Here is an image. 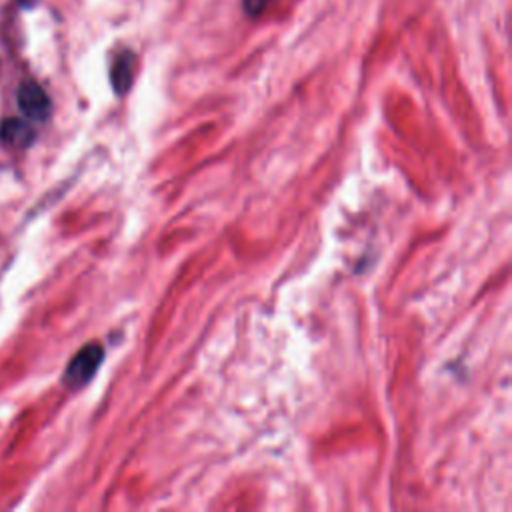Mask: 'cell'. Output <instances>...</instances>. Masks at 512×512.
I'll return each mask as SVG.
<instances>
[{"mask_svg": "<svg viewBox=\"0 0 512 512\" xmlns=\"http://www.w3.org/2000/svg\"><path fill=\"white\" fill-rule=\"evenodd\" d=\"M276 2V0H244V10L248 16H260L262 12H266V8Z\"/></svg>", "mask_w": 512, "mask_h": 512, "instance_id": "obj_5", "label": "cell"}, {"mask_svg": "<svg viewBox=\"0 0 512 512\" xmlns=\"http://www.w3.org/2000/svg\"><path fill=\"white\" fill-rule=\"evenodd\" d=\"M100 362H102V348L98 344L84 346L72 358V362L68 364V370H66V376H64L66 384L68 386H82L84 382H88L94 376Z\"/></svg>", "mask_w": 512, "mask_h": 512, "instance_id": "obj_1", "label": "cell"}, {"mask_svg": "<svg viewBox=\"0 0 512 512\" xmlns=\"http://www.w3.org/2000/svg\"><path fill=\"white\" fill-rule=\"evenodd\" d=\"M18 108L30 120H44L50 112V100L40 84L24 80L18 88Z\"/></svg>", "mask_w": 512, "mask_h": 512, "instance_id": "obj_2", "label": "cell"}, {"mask_svg": "<svg viewBox=\"0 0 512 512\" xmlns=\"http://www.w3.org/2000/svg\"><path fill=\"white\" fill-rule=\"evenodd\" d=\"M134 70H136V58L132 52H122L116 56L112 70H110V80L118 94H124L130 88Z\"/></svg>", "mask_w": 512, "mask_h": 512, "instance_id": "obj_3", "label": "cell"}, {"mask_svg": "<svg viewBox=\"0 0 512 512\" xmlns=\"http://www.w3.org/2000/svg\"><path fill=\"white\" fill-rule=\"evenodd\" d=\"M0 140L6 146H28L34 140V130L20 118H8L0 124Z\"/></svg>", "mask_w": 512, "mask_h": 512, "instance_id": "obj_4", "label": "cell"}]
</instances>
